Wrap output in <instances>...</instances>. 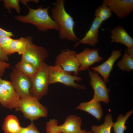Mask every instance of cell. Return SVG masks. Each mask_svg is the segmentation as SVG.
I'll return each mask as SVG.
<instances>
[{"label":"cell","mask_w":133,"mask_h":133,"mask_svg":"<svg viewBox=\"0 0 133 133\" xmlns=\"http://www.w3.org/2000/svg\"><path fill=\"white\" fill-rule=\"evenodd\" d=\"M65 0H57L51 9V18L59 27V36L60 39L76 42L79 39L74 32L75 24L73 17L66 10Z\"/></svg>","instance_id":"6da1fadb"},{"label":"cell","mask_w":133,"mask_h":133,"mask_svg":"<svg viewBox=\"0 0 133 133\" xmlns=\"http://www.w3.org/2000/svg\"><path fill=\"white\" fill-rule=\"evenodd\" d=\"M28 7L29 12L25 16H19L15 17L16 20L25 23H30L33 25L39 30L43 32L50 30L59 31V27L57 24L49 16L48 10L49 6L43 8L40 5L36 9Z\"/></svg>","instance_id":"7a4b0ae2"},{"label":"cell","mask_w":133,"mask_h":133,"mask_svg":"<svg viewBox=\"0 0 133 133\" xmlns=\"http://www.w3.org/2000/svg\"><path fill=\"white\" fill-rule=\"evenodd\" d=\"M15 110L21 112L26 118L31 121L41 117H46L48 113L47 108L37 99L31 96L20 97Z\"/></svg>","instance_id":"3957f363"},{"label":"cell","mask_w":133,"mask_h":133,"mask_svg":"<svg viewBox=\"0 0 133 133\" xmlns=\"http://www.w3.org/2000/svg\"><path fill=\"white\" fill-rule=\"evenodd\" d=\"M83 80L81 77L72 75L71 73L64 70L58 66L48 65V80L49 84L60 83L68 87H71L78 89L86 88L83 85L75 83Z\"/></svg>","instance_id":"277c9868"},{"label":"cell","mask_w":133,"mask_h":133,"mask_svg":"<svg viewBox=\"0 0 133 133\" xmlns=\"http://www.w3.org/2000/svg\"><path fill=\"white\" fill-rule=\"evenodd\" d=\"M31 80L30 96L39 100L48 91V65L45 62Z\"/></svg>","instance_id":"5b68a950"},{"label":"cell","mask_w":133,"mask_h":133,"mask_svg":"<svg viewBox=\"0 0 133 133\" xmlns=\"http://www.w3.org/2000/svg\"><path fill=\"white\" fill-rule=\"evenodd\" d=\"M28 45L24 53L22 55L21 60L31 64L38 69L45 62L49 56L47 50L44 48L34 44L32 37H27Z\"/></svg>","instance_id":"8992f818"},{"label":"cell","mask_w":133,"mask_h":133,"mask_svg":"<svg viewBox=\"0 0 133 133\" xmlns=\"http://www.w3.org/2000/svg\"><path fill=\"white\" fill-rule=\"evenodd\" d=\"M20 97L16 92L10 81L0 77V104L11 109L17 107Z\"/></svg>","instance_id":"52a82bcc"},{"label":"cell","mask_w":133,"mask_h":133,"mask_svg":"<svg viewBox=\"0 0 133 133\" xmlns=\"http://www.w3.org/2000/svg\"><path fill=\"white\" fill-rule=\"evenodd\" d=\"M77 53L75 51L72 50H61L56 57L54 65L59 66L69 72H72L74 75L77 76L80 65L75 56Z\"/></svg>","instance_id":"ba28073f"},{"label":"cell","mask_w":133,"mask_h":133,"mask_svg":"<svg viewBox=\"0 0 133 133\" xmlns=\"http://www.w3.org/2000/svg\"><path fill=\"white\" fill-rule=\"evenodd\" d=\"M88 74L90 78V83L94 92L93 97L90 100L108 103L110 101L109 90L106 86V83L95 71L89 70Z\"/></svg>","instance_id":"9c48e42d"},{"label":"cell","mask_w":133,"mask_h":133,"mask_svg":"<svg viewBox=\"0 0 133 133\" xmlns=\"http://www.w3.org/2000/svg\"><path fill=\"white\" fill-rule=\"evenodd\" d=\"M11 82L16 93L20 97L31 96L30 90L32 85L31 79L19 72L14 67L10 74Z\"/></svg>","instance_id":"30bf717a"},{"label":"cell","mask_w":133,"mask_h":133,"mask_svg":"<svg viewBox=\"0 0 133 133\" xmlns=\"http://www.w3.org/2000/svg\"><path fill=\"white\" fill-rule=\"evenodd\" d=\"M102 3L120 19L125 18L133 11V0H103Z\"/></svg>","instance_id":"8fae6325"},{"label":"cell","mask_w":133,"mask_h":133,"mask_svg":"<svg viewBox=\"0 0 133 133\" xmlns=\"http://www.w3.org/2000/svg\"><path fill=\"white\" fill-rule=\"evenodd\" d=\"M99 50L98 49L86 48L82 52L76 54L80 65L79 71L85 70L94 63L102 61L103 58L99 55Z\"/></svg>","instance_id":"7c38bea8"},{"label":"cell","mask_w":133,"mask_h":133,"mask_svg":"<svg viewBox=\"0 0 133 133\" xmlns=\"http://www.w3.org/2000/svg\"><path fill=\"white\" fill-rule=\"evenodd\" d=\"M102 23L98 19L95 17L84 36L74 44V48H75L82 44L92 46H95L99 42V30Z\"/></svg>","instance_id":"4fadbf2b"},{"label":"cell","mask_w":133,"mask_h":133,"mask_svg":"<svg viewBox=\"0 0 133 133\" xmlns=\"http://www.w3.org/2000/svg\"><path fill=\"white\" fill-rule=\"evenodd\" d=\"M121 55L120 49L113 50L109 58L101 64L91 68L92 70L100 74L103 77V80L106 83L109 82V77L110 72L113 69L115 61Z\"/></svg>","instance_id":"5bb4252c"},{"label":"cell","mask_w":133,"mask_h":133,"mask_svg":"<svg viewBox=\"0 0 133 133\" xmlns=\"http://www.w3.org/2000/svg\"><path fill=\"white\" fill-rule=\"evenodd\" d=\"M112 43H119L125 45L128 50L133 49V39L123 26H118L110 31Z\"/></svg>","instance_id":"9a60e30c"},{"label":"cell","mask_w":133,"mask_h":133,"mask_svg":"<svg viewBox=\"0 0 133 133\" xmlns=\"http://www.w3.org/2000/svg\"><path fill=\"white\" fill-rule=\"evenodd\" d=\"M82 120L79 117L72 115L67 117L62 125H57L55 129L63 133H79L81 129Z\"/></svg>","instance_id":"2e32d148"},{"label":"cell","mask_w":133,"mask_h":133,"mask_svg":"<svg viewBox=\"0 0 133 133\" xmlns=\"http://www.w3.org/2000/svg\"><path fill=\"white\" fill-rule=\"evenodd\" d=\"M76 109L88 113L98 120H100L103 116L102 109L100 102L90 100L88 102H81Z\"/></svg>","instance_id":"e0dca14e"},{"label":"cell","mask_w":133,"mask_h":133,"mask_svg":"<svg viewBox=\"0 0 133 133\" xmlns=\"http://www.w3.org/2000/svg\"><path fill=\"white\" fill-rule=\"evenodd\" d=\"M21 127L17 117L12 115H8L5 117L2 126L5 133H16Z\"/></svg>","instance_id":"ac0fdd59"},{"label":"cell","mask_w":133,"mask_h":133,"mask_svg":"<svg viewBox=\"0 0 133 133\" xmlns=\"http://www.w3.org/2000/svg\"><path fill=\"white\" fill-rule=\"evenodd\" d=\"M17 71L31 79L37 72L38 69L30 63L22 60L15 66Z\"/></svg>","instance_id":"d6986e66"},{"label":"cell","mask_w":133,"mask_h":133,"mask_svg":"<svg viewBox=\"0 0 133 133\" xmlns=\"http://www.w3.org/2000/svg\"><path fill=\"white\" fill-rule=\"evenodd\" d=\"M114 122L113 117L110 114L105 116L104 123L100 125H95L91 127L93 133H111V130Z\"/></svg>","instance_id":"ffe728a7"},{"label":"cell","mask_w":133,"mask_h":133,"mask_svg":"<svg viewBox=\"0 0 133 133\" xmlns=\"http://www.w3.org/2000/svg\"><path fill=\"white\" fill-rule=\"evenodd\" d=\"M133 113L132 110L127 112L124 116L121 114L118 116L116 121L114 122L112 126L115 133H124L127 128L125 125L126 122Z\"/></svg>","instance_id":"44dd1931"},{"label":"cell","mask_w":133,"mask_h":133,"mask_svg":"<svg viewBox=\"0 0 133 133\" xmlns=\"http://www.w3.org/2000/svg\"><path fill=\"white\" fill-rule=\"evenodd\" d=\"M28 43L27 37H23L18 39H12L10 45L11 50L13 53L17 52L19 54H23L26 49Z\"/></svg>","instance_id":"7402d4cb"},{"label":"cell","mask_w":133,"mask_h":133,"mask_svg":"<svg viewBox=\"0 0 133 133\" xmlns=\"http://www.w3.org/2000/svg\"><path fill=\"white\" fill-rule=\"evenodd\" d=\"M117 66L120 70L129 72L133 69V58L128 53L127 50H125L122 59L118 62Z\"/></svg>","instance_id":"603a6c76"},{"label":"cell","mask_w":133,"mask_h":133,"mask_svg":"<svg viewBox=\"0 0 133 133\" xmlns=\"http://www.w3.org/2000/svg\"><path fill=\"white\" fill-rule=\"evenodd\" d=\"M112 15V12L110 8L103 3L95 11V17L102 22L109 18Z\"/></svg>","instance_id":"cb8c5ba5"},{"label":"cell","mask_w":133,"mask_h":133,"mask_svg":"<svg viewBox=\"0 0 133 133\" xmlns=\"http://www.w3.org/2000/svg\"><path fill=\"white\" fill-rule=\"evenodd\" d=\"M12 39L10 37H0V45L5 52L8 55L13 54L10 45Z\"/></svg>","instance_id":"d4e9b609"},{"label":"cell","mask_w":133,"mask_h":133,"mask_svg":"<svg viewBox=\"0 0 133 133\" xmlns=\"http://www.w3.org/2000/svg\"><path fill=\"white\" fill-rule=\"evenodd\" d=\"M4 7L10 12V8L15 9L17 13L18 14L20 12V8L18 0H3Z\"/></svg>","instance_id":"484cf974"},{"label":"cell","mask_w":133,"mask_h":133,"mask_svg":"<svg viewBox=\"0 0 133 133\" xmlns=\"http://www.w3.org/2000/svg\"><path fill=\"white\" fill-rule=\"evenodd\" d=\"M58 124V122L57 120L55 119H50L46 123V133H62L61 132L57 131L55 129V126Z\"/></svg>","instance_id":"4316f807"},{"label":"cell","mask_w":133,"mask_h":133,"mask_svg":"<svg viewBox=\"0 0 133 133\" xmlns=\"http://www.w3.org/2000/svg\"><path fill=\"white\" fill-rule=\"evenodd\" d=\"M16 133H41L34 124L33 121L27 127H21L19 130Z\"/></svg>","instance_id":"83f0119b"},{"label":"cell","mask_w":133,"mask_h":133,"mask_svg":"<svg viewBox=\"0 0 133 133\" xmlns=\"http://www.w3.org/2000/svg\"><path fill=\"white\" fill-rule=\"evenodd\" d=\"M8 55L0 45V60L4 62L8 61L9 58Z\"/></svg>","instance_id":"f1b7e54d"},{"label":"cell","mask_w":133,"mask_h":133,"mask_svg":"<svg viewBox=\"0 0 133 133\" xmlns=\"http://www.w3.org/2000/svg\"><path fill=\"white\" fill-rule=\"evenodd\" d=\"M14 36L12 33L3 30L0 27V37H11Z\"/></svg>","instance_id":"f546056e"},{"label":"cell","mask_w":133,"mask_h":133,"mask_svg":"<svg viewBox=\"0 0 133 133\" xmlns=\"http://www.w3.org/2000/svg\"><path fill=\"white\" fill-rule=\"evenodd\" d=\"M87 131L85 130H82L79 133H86Z\"/></svg>","instance_id":"4dcf8cb0"},{"label":"cell","mask_w":133,"mask_h":133,"mask_svg":"<svg viewBox=\"0 0 133 133\" xmlns=\"http://www.w3.org/2000/svg\"><path fill=\"white\" fill-rule=\"evenodd\" d=\"M86 133H93L92 131H87Z\"/></svg>","instance_id":"1f68e13d"}]
</instances>
